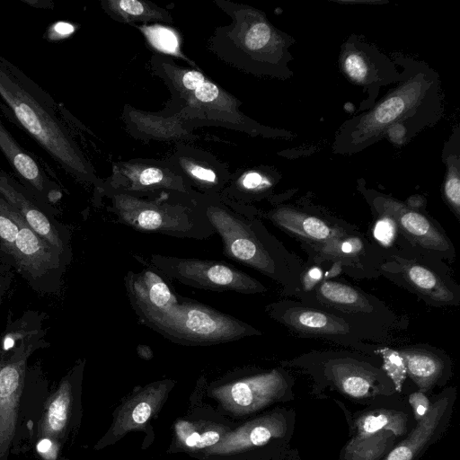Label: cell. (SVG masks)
Segmentation results:
<instances>
[{"mask_svg":"<svg viewBox=\"0 0 460 460\" xmlns=\"http://www.w3.org/2000/svg\"><path fill=\"white\" fill-rule=\"evenodd\" d=\"M43 314L27 312L8 321L0 337V460L35 442L38 423L49 394L48 382L29 358L44 347Z\"/></svg>","mask_w":460,"mask_h":460,"instance_id":"cell-1","label":"cell"},{"mask_svg":"<svg viewBox=\"0 0 460 460\" xmlns=\"http://www.w3.org/2000/svg\"><path fill=\"white\" fill-rule=\"evenodd\" d=\"M0 96L18 123L64 169L79 179L93 172L50 102L8 61L0 58Z\"/></svg>","mask_w":460,"mask_h":460,"instance_id":"cell-2","label":"cell"},{"mask_svg":"<svg viewBox=\"0 0 460 460\" xmlns=\"http://www.w3.org/2000/svg\"><path fill=\"white\" fill-rule=\"evenodd\" d=\"M347 352H314L285 363L301 369L313 381L311 394L323 397L337 393L352 403L367 406L397 394L394 385L381 367V361Z\"/></svg>","mask_w":460,"mask_h":460,"instance_id":"cell-3","label":"cell"},{"mask_svg":"<svg viewBox=\"0 0 460 460\" xmlns=\"http://www.w3.org/2000/svg\"><path fill=\"white\" fill-rule=\"evenodd\" d=\"M345 414L348 440L338 460H384L416 423L405 397L396 395L350 411L332 398Z\"/></svg>","mask_w":460,"mask_h":460,"instance_id":"cell-4","label":"cell"},{"mask_svg":"<svg viewBox=\"0 0 460 460\" xmlns=\"http://www.w3.org/2000/svg\"><path fill=\"white\" fill-rule=\"evenodd\" d=\"M140 318L164 336L185 344H216L261 334L242 321L191 301Z\"/></svg>","mask_w":460,"mask_h":460,"instance_id":"cell-5","label":"cell"},{"mask_svg":"<svg viewBox=\"0 0 460 460\" xmlns=\"http://www.w3.org/2000/svg\"><path fill=\"white\" fill-rule=\"evenodd\" d=\"M13 216L19 228L10 255L14 267L34 290L57 292L69 258L38 235L13 208Z\"/></svg>","mask_w":460,"mask_h":460,"instance_id":"cell-6","label":"cell"},{"mask_svg":"<svg viewBox=\"0 0 460 460\" xmlns=\"http://www.w3.org/2000/svg\"><path fill=\"white\" fill-rule=\"evenodd\" d=\"M296 414L293 408H276L258 416L207 449L210 455H228L250 449H268L277 456L288 449L295 432Z\"/></svg>","mask_w":460,"mask_h":460,"instance_id":"cell-7","label":"cell"},{"mask_svg":"<svg viewBox=\"0 0 460 460\" xmlns=\"http://www.w3.org/2000/svg\"><path fill=\"white\" fill-rule=\"evenodd\" d=\"M294 385L289 373L274 368L217 387L212 394L227 411L249 414L277 402L293 401Z\"/></svg>","mask_w":460,"mask_h":460,"instance_id":"cell-8","label":"cell"},{"mask_svg":"<svg viewBox=\"0 0 460 460\" xmlns=\"http://www.w3.org/2000/svg\"><path fill=\"white\" fill-rule=\"evenodd\" d=\"M271 316L301 334L330 339L358 348L364 339L381 338L368 332L371 326L358 324L354 318H344L341 314L308 307L297 304L278 303L270 305Z\"/></svg>","mask_w":460,"mask_h":460,"instance_id":"cell-9","label":"cell"},{"mask_svg":"<svg viewBox=\"0 0 460 460\" xmlns=\"http://www.w3.org/2000/svg\"><path fill=\"white\" fill-rule=\"evenodd\" d=\"M151 261L159 270L192 287L245 294L266 291L255 279L221 261L161 255L153 256Z\"/></svg>","mask_w":460,"mask_h":460,"instance_id":"cell-10","label":"cell"},{"mask_svg":"<svg viewBox=\"0 0 460 460\" xmlns=\"http://www.w3.org/2000/svg\"><path fill=\"white\" fill-rule=\"evenodd\" d=\"M205 214L221 236L224 252L228 257L279 282L284 281L281 263L263 245L252 226L218 207H208Z\"/></svg>","mask_w":460,"mask_h":460,"instance_id":"cell-11","label":"cell"},{"mask_svg":"<svg viewBox=\"0 0 460 460\" xmlns=\"http://www.w3.org/2000/svg\"><path fill=\"white\" fill-rule=\"evenodd\" d=\"M457 397L456 387L444 388L430 396L431 405L406 437L384 460H419L447 432Z\"/></svg>","mask_w":460,"mask_h":460,"instance_id":"cell-12","label":"cell"},{"mask_svg":"<svg viewBox=\"0 0 460 460\" xmlns=\"http://www.w3.org/2000/svg\"><path fill=\"white\" fill-rule=\"evenodd\" d=\"M0 197L24 218L38 235L70 259V234L54 217L50 207L40 202L29 189L1 170Z\"/></svg>","mask_w":460,"mask_h":460,"instance_id":"cell-13","label":"cell"},{"mask_svg":"<svg viewBox=\"0 0 460 460\" xmlns=\"http://www.w3.org/2000/svg\"><path fill=\"white\" fill-rule=\"evenodd\" d=\"M81 373V366H76L60 380L57 389L49 393L38 423L35 441L47 438L64 447L78 418Z\"/></svg>","mask_w":460,"mask_h":460,"instance_id":"cell-14","label":"cell"},{"mask_svg":"<svg viewBox=\"0 0 460 460\" xmlns=\"http://www.w3.org/2000/svg\"><path fill=\"white\" fill-rule=\"evenodd\" d=\"M429 84L422 76L405 81L353 126L352 144L362 145L378 137L386 128L414 109L424 97Z\"/></svg>","mask_w":460,"mask_h":460,"instance_id":"cell-15","label":"cell"},{"mask_svg":"<svg viewBox=\"0 0 460 460\" xmlns=\"http://www.w3.org/2000/svg\"><path fill=\"white\" fill-rule=\"evenodd\" d=\"M120 219L139 230L180 236H199L197 225L183 210L146 202L128 195L115 199Z\"/></svg>","mask_w":460,"mask_h":460,"instance_id":"cell-16","label":"cell"},{"mask_svg":"<svg viewBox=\"0 0 460 460\" xmlns=\"http://www.w3.org/2000/svg\"><path fill=\"white\" fill-rule=\"evenodd\" d=\"M375 206L378 212L394 218L402 234L413 247L422 249L429 255L454 257V247L449 239L423 214L390 198H377Z\"/></svg>","mask_w":460,"mask_h":460,"instance_id":"cell-17","label":"cell"},{"mask_svg":"<svg viewBox=\"0 0 460 460\" xmlns=\"http://www.w3.org/2000/svg\"><path fill=\"white\" fill-rule=\"evenodd\" d=\"M392 258L394 262H396V274L401 276L403 283L411 290L433 305H458L459 292L455 288V285L427 262H421L414 258L409 260L401 254H394Z\"/></svg>","mask_w":460,"mask_h":460,"instance_id":"cell-18","label":"cell"},{"mask_svg":"<svg viewBox=\"0 0 460 460\" xmlns=\"http://www.w3.org/2000/svg\"><path fill=\"white\" fill-rule=\"evenodd\" d=\"M398 352L416 390L428 395L436 387L445 386L453 375L450 359L438 350L411 347L400 349Z\"/></svg>","mask_w":460,"mask_h":460,"instance_id":"cell-19","label":"cell"},{"mask_svg":"<svg viewBox=\"0 0 460 460\" xmlns=\"http://www.w3.org/2000/svg\"><path fill=\"white\" fill-rule=\"evenodd\" d=\"M0 150L29 190L43 204L58 199L57 186L50 181L38 163L15 141L0 121Z\"/></svg>","mask_w":460,"mask_h":460,"instance_id":"cell-20","label":"cell"},{"mask_svg":"<svg viewBox=\"0 0 460 460\" xmlns=\"http://www.w3.org/2000/svg\"><path fill=\"white\" fill-rule=\"evenodd\" d=\"M169 389L168 380L154 383L128 400L118 410L109 438H119L130 430L140 429L160 407Z\"/></svg>","mask_w":460,"mask_h":460,"instance_id":"cell-21","label":"cell"},{"mask_svg":"<svg viewBox=\"0 0 460 460\" xmlns=\"http://www.w3.org/2000/svg\"><path fill=\"white\" fill-rule=\"evenodd\" d=\"M270 218L279 227L307 243H323L350 234L343 227L332 226L321 217L290 208L270 212Z\"/></svg>","mask_w":460,"mask_h":460,"instance_id":"cell-22","label":"cell"},{"mask_svg":"<svg viewBox=\"0 0 460 460\" xmlns=\"http://www.w3.org/2000/svg\"><path fill=\"white\" fill-rule=\"evenodd\" d=\"M127 288L139 316L162 312L178 303L168 285L151 270L130 273L127 277Z\"/></svg>","mask_w":460,"mask_h":460,"instance_id":"cell-23","label":"cell"},{"mask_svg":"<svg viewBox=\"0 0 460 460\" xmlns=\"http://www.w3.org/2000/svg\"><path fill=\"white\" fill-rule=\"evenodd\" d=\"M309 298L315 299L323 307L349 316L359 314L373 315L377 311L374 299L352 286L341 282L322 280L309 290Z\"/></svg>","mask_w":460,"mask_h":460,"instance_id":"cell-24","label":"cell"},{"mask_svg":"<svg viewBox=\"0 0 460 460\" xmlns=\"http://www.w3.org/2000/svg\"><path fill=\"white\" fill-rule=\"evenodd\" d=\"M174 427L178 440L191 449L208 448L225 435L219 427L197 425L186 420L177 421Z\"/></svg>","mask_w":460,"mask_h":460,"instance_id":"cell-25","label":"cell"},{"mask_svg":"<svg viewBox=\"0 0 460 460\" xmlns=\"http://www.w3.org/2000/svg\"><path fill=\"white\" fill-rule=\"evenodd\" d=\"M374 353L380 357L381 367L394 383L397 394L402 396L405 394L404 384L408 376L403 358L398 350L379 348Z\"/></svg>","mask_w":460,"mask_h":460,"instance_id":"cell-26","label":"cell"},{"mask_svg":"<svg viewBox=\"0 0 460 460\" xmlns=\"http://www.w3.org/2000/svg\"><path fill=\"white\" fill-rule=\"evenodd\" d=\"M183 87L193 92L195 98L202 102H213L219 97V89L213 83L206 80L202 74L188 70L182 74Z\"/></svg>","mask_w":460,"mask_h":460,"instance_id":"cell-27","label":"cell"},{"mask_svg":"<svg viewBox=\"0 0 460 460\" xmlns=\"http://www.w3.org/2000/svg\"><path fill=\"white\" fill-rule=\"evenodd\" d=\"M19 228L13 216V207L0 197V251L11 255Z\"/></svg>","mask_w":460,"mask_h":460,"instance_id":"cell-28","label":"cell"},{"mask_svg":"<svg viewBox=\"0 0 460 460\" xmlns=\"http://www.w3.org/2000/svg\"><path fill=\"white\" fill-rule=\"evenodd\" d=\"M144 31L149 41L157 49L174 55L178 53V39L172 30L163 26H151L145 28Z\"/></svg>","mask_w":460,"mask_h":460,"instance_id":"cell-29","label":"cell"},{"mask_svg":"<svg viewBox=\"0 0 460 460\" xmlns=\"http://www.w3.org/2000/svg\"><path fill=\"white\" fill-rule=\"evenodd\" d=\"M274 33L264 22L253 23L245 33L244 42L250 50H263L274 43Z\"/></svg>","mask_w":460,"mask_h":460,"instance_id":"cell-30","label":"cell"},{"mask_svg":"<svg viewBox=\"0 0 460 460\" xmlns=\"http://www.w3.org/2000/svg\"><path fill=\"white\" fill-rule=\"evenodd\" d=\"M379 215V218L375 223L373 234L383 247L388 248L396 241L399 229L392 217L381 212Z\"/></svg>","mask_w":460,"mask_h":460,"instance_id":"cell-31","label":"cell"},{"mask_svg":"<svg viewBox=\"0 0 460 460\" xmlns=\"http://www.w3.org/2000/svg\"><path fill=\"white\" fill-rule=\"evenodd\" d=\"M343 67L348 76L358 83H365L369 76L367 59L358 52L351 51L346 54Z\"/></svg>","mask_w":460,"mask_h":460,"instance_id":"cell-32","label":"cell"},{"mask_svg":"<svg viewBox=\"0 0 460 460\" xmlns=\"http://www.w3.org/2000/svg\"><path fill=\"white\" fill-rule=\"evenodd\" d=\"M444 195L456 217H460V178L458 169L450 167L444 183Z\"/></svg>","mask_w":460,"mask_h":460,"instance_id":"cell-33","label":"cell"},{"mask_svg":"<svg viewBox=\"0 0 460 460\" xmlns=\"http://www.w3.org/2000/svg\"><path fill=\"white\" fill-rule=\"evenodd\" d=\"M137 186H164L167 185L166 177L164 172L155 167H147L137 172L133 178Z\"/></svg>","mask_w":460,"mask_h":460,"instance_id":"cell-34","label":"cell"},{"mask_svg":"<svg viewBox=\"0 0 460 460\" xmlns=\"http://www.w3.org/2000/svg\"><path fill=\"white\" fill-rule=\"evenodd\" d=\"M430 396L418 390L412 391L406 395L405 398L412 411L416 422L429 411L431 405Z\"/></svg>","mask_w":460,"mask_h":460,"instance_id":"cell-35","label":"cell"},{"mask_svg":"<svg viewBox=\"0 0 460 460\" xmlns=\"http://www.w3.org/2000/svg\"><path fill=\"white\" fill-rule=\"evenodd\" d=\"M112 4L114 9H117L120 13L134 18L148 16L150 13L146 5L137 0H119Z\"/></svg>","mask_w":460,"mask_h":460,"instance_id":"cell-36","label":"cell"},{"mask_svg":"<svg viewBox=\"0 0 460 460\" xmlns=\"http://www.w3.org/2000/svg\"><path fill=\"white\" fill-rule=\"evenodd\" d=\"M35 448L38 455L43 460H64L59 453L61 447L50 438H42L35 441Z\"/></svg>","mask_w":460,"mask_h":460,"instance_id":"cell-37","label":"cell"},{"mask_svg":"<svg viewBox=\"0 0 460 460\" xmlns=\"http://www.w3.org/2000/svg\"><path fill=\"white\" fill-rule=\"evenodd\" d=\"M242 184L248 190H259L270 185V183L256 172L245 174Z\"/></svg>","mask_w":460,"mask_h":460,"instance_id":"cell-38","label":"cell"},{"mask_svg":"<svg viewBox=\"0 0 460 460\" xmlns=\"http://www.w3.org/2000/svg\"><path fill=\"white\" fill-rule=\"evenodd\" d=\"M190 174L197 180L206 183L216 182V174L213 171L199 165H193L189 169Z\"/></svg>","mask_w":460,"mask_h":460,"instance_id":"cell-39","label":"cell"},{"mask_svg":"<svg viewBox=\"0 0 460 460\" xmlns=\"http://www.w3.org/2000/svg\"><path fill=\"white\" fill-rule=\"evenodd\" d=\"M74 30L75 28L72 24L64 22H57L51 28V31L58 38L70 35Z\"/></svg>","mask_w":460,"mask_h":460,"instance_id":"cell-40","label":"cell"},{"mask_svg":"<svg viewBox=\"0 0 460 460\" xmlns=\"http://www.w3.org/2000/svg\"><path fill=\"white\" fill-rule=\"evenodd\" d=\"M12 281V272L10 268L0 272V302L5 292L8 290Z\"/></svg>","mask_w":460,"mask_h":460,"instance_id":"cell-41","label":"cell"},{"mask_svg":"<svg viewBox=\"0 0 460 460\" xmlns=\"http://www.w3.org/2000/svg\"><path fill=\"white\" fill-rule=\"evenodd\" d=\"M273 460H301L296 448H288L281 455L274 457Z\"/></svg>","mask_w":460,"mask_h":460,"instance_id":"cell-42","label":"cell"},{"mask_svg":"<svg viewBox=\"0 0 460 460\" xmlns=\"http://www.w3.org/2000/svg\"><path fill=\"white\" fill-rule=\"evenodd\" d=\"M8 268H10V267L0 262V272L7 270Z\"/></svg>","mask_w":460,"mask_h":460,"instance_id":"cell-43","label":"cell"}]
</instances>
